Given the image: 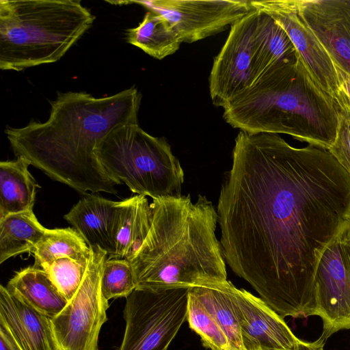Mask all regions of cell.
<instances>
[{
	"label": "cell",
	"instance_id": "1",
	"mask_svg": "<svg viewBox=\"0 0 350 350\" xmlns=\"http://www.w3.org/2000/svg\"><path fill=\"white\" fill-rule=\"evenodd\" d=\"M217 213L232 271L283 319L315 315L318 263L350 226V174L328 150L240 131Z\"/></svg>",
	"mask_w": 350,
	"mask_h": 350
},
{
	"label": "cell",
	"instance_id": "2",
	"mask_svg": "<svg viewBox=\"0 0 350 350\" xmlns=\"http://www.w3.org/2000/svg\"><path fill=\"white\" fill-rule=\"evenodd\" d=\"M141 99L135 86L101 98L85 92H58L47 120L7 126L5 133L16 157H25L53 180L83 193L115 194L118 184L95 149L118 126L138 124Z\"/></svg>",
	"mask_w": 350,
	"mask_h": 350
},
{
	"label": "cell",
	"instance_id": "3",
	"mask_svg": "<svg viewBox=\"0 0 350 350\" xmlns=\"http://www.w3.org/2000/svg\"><path fill=\"white\" fill-rule=\"evenodd\" d=\"M150 229L129 260L136 288L163 291L226 284L227 273L216 237L217 213L206 196L154 199Z\"/></svg>",
	"mask_w": 350,
	"mask_h": 350
},
{
	"label": "cell",
	"instance_id": "4",
	"mask_svg": "<svg viewBox=\"0 0 350 350\" xmlns=\"http://www.w3.org/2000/svg\"><path fill=\"white\" fill-rule=\"evenodd\" d=\"M223 118L248 133H283L328 150L334 142L339 108L301 59L268 72L232 98Z\"/></svg>",
	"mask_w": 350,
	"mask_h": 350
},
{
	"label": "cell",
	"instance_id": "5",
	"mask_svg": "<svg viewBox=\"0 0 350 350\" xmlns=\"http://www.w3.org/2000/svg\"><path fill=\"white\" fill-rule=\"evenodd\" d=\"M96 17L79 0H0V68L59 61Z\"/></svg>",
	"mask_w": 350,
	"mask_h": 350
},
{
	"label": "cell",
	"instance_id": "6",
	"mask_svg": "<svg viewBox=\"0 0 350 350\" xmlns=\"http://www.w3.org/2000/svg\"><path fill=\"white\" fill-rule=\"evenodd\" d=\"M95 154L107 174L137 195L152 200L181 196L184 171L164 137H154L139 124L112 130Z\"/></svg>",
	"mask_w": 350,
	"mask_h": 350
},
{
	"label": "cell",
	"instance_id": "7",
	"mask_svg": "<svg viewBox=\"0 0 350 350\" xmlns=\"http://www.w3.org/2000/svg\"><path fill=\"white\" fill-rule=\"evenodd\" d=\"M189 288L135 289L126 298L118 350H167L187 320Z\"/></svg>",
	"mask_w": 350,
	"mask_h": 350
},
{
	"label": "cell",
	"instance_id": "8",
	"mask_svg": "<svg viewBox=\"0 0 350 350\" xmlns=\"http://www.w3.org/2000/svg\"><path fill=\"white\" fill-rule=\"evenodd\" d=\"M86 272L79 289L64 309L49 319L53 350H98V337L107 321L109 301L101 292L100 280L107 253L90 247Z\"/></svg>",
	"mask_w": 350,
	"mask_h": 350
},
{
	"label": "cell",
	"instance_id": "9",
	"mask_svg": "<svg viewBox=\"0 0 350 350\" xmlns=\"http://www.w3.org/2000/svg\"><path fill=\"white\" fill-rule=\"evenodd\" d=\"M165 18L180 42L191 43L215 35L253 9L247 0L133 1Z\"/></svg>",
	"mask_w": 350,
	"mask_h": 350
},
{
	"label": "cell",
	"instance_id": "10",
	"mask_svg": "<svg viewBox=\"0 0 350 350\" xmlns=\"http://www.w3.org/2000/svg\"><path fill=\"white\" fill-rule=\"evenodd\" d=\"M349 229L324 251L314 275L315 315L322 319L320 338L325 341L340 330L350 329Z\"/></svg>",
	"mask_w": 350,
	"mask_h": 350
},
{
	"label": "cell",
	"instance_id": "11",
	"mask_svg": "<svg viewBox=\"0 0 350 350\" xmlns=\"http://www.w3.org/2000/svg\"><path fill=\"white\" fill-rule=\"evenodd\" d=\"M258 14L254 8L230 26L224 44L213 59L209 92L217 107L224 108L253 83V35Z\"/></svg>",
	"mask_w": 350,
	"mask_h": 350
},
{
	"label": "cell",
	"instance_id": "12",
	"mask_svg": "<svg viewBox=\"0 0 350 350\" xmlns=\"http://www.w3.org/2000/svg\"><path fill=\"white\" fill-rule=\"evenodd\" d=\"M286 31L310 75L336 103L338 87L334 63L299 14L296 0L251 1ZM337 105V103H336Z\"/></svg>",
	"mask_w": 350,
	"mask_h": 350
},
{
	"label": "cell",
	"instance_id": "13",
	"mask_svg": "<svg viewBox=\"0 0 350 350\" xmlns=\"http://www.w3.org/2000/svg\"><path fill=\"white\" fill-rule=\"evenodd\" d=\"M226 288L237 314L245 350L297 349L301 340L262 299L237 288L230 281Z\"/></svg>",
	"mask_w": 350,
	"mask_h": 350
},
{
	"label": "cell",
	"instance_id": "14",
	"mask_svg": "<svg viewBox=\"0 0 350 350\" xmlns=\"http://www.w3.org/2000/svg\"><path fill=\"white\" fill-rule=\"evenodd\" d=\"M299 14L334 64L350 74V0H296Z\"/></svg>",
	"mask_w": 350,
	"mask_h": 350
},
{
	"label": "cell",
	"instance_id": "15",
	"mask_svg": "<svg viewBox=\"0 0 350 350\" xmlns=\"http://www.w3.org/2000/svg\"><path fill=\"white\" fill-rule=\"evenodd\" d=\"M120 201L96 195L82 198L64 215L90 247H98L112 258L116 251V226Z\"/></svg>",
	"mask_w": 350,
	"mask_h": 350
},
{
	"label": "cell",
	"instance_id": "16",
	"mask_svg": "<svg viewBox=\"0 0 350 350\" xmlns=\"http://www.w3.org/2000/svg\"><path fill=\"white\" fill-rule=\"evenodd\" d=\"M49 319L0 286V325L21 350H53Z\"/></svg>",
	"mask_w": 350,
	"mask_h": 350
},
{
	"label": "cell",
	"instance_id": "17",
	"mask_svg": "<svg viewBox=\"0 0 350 350\" xmlns=\"http://www.w3.org/2000/svg\"><path fill=\"white\" fill-rule=\"evenodd\" d=\"M258 10L253 35V83L262 75L300 59L284 29L269 14Z\"/></svg>",
	"mask_w": 350,
	"mask_h": 350
},
{
	"label": "cell",
	"instance_id": "18",
	"mask_svg": "<svg viewBox=\"0 0 350 350\" xmlns=\"http://www.w3.org/2000/svg\"><path fill=\"white\" fill-rule=\"evenodd\" d=\"M6 288L20 301L49 319L57 316L68 302L54 286L47 273L33 265L16 272Z\"/></svg>",
	"mask_w": 350,
	"mask_h": 350
},
{
	"label": "cell",
	"instance_id": "19",
	"mask_svg": "<svg viewBox=\"0 0 350 350\" xmlns=\"http://www.w3.org/2000/svg\"><path fill=\"white\" fill-rule=\"evenodd\" d=\"M152 219V208L146 196L135 195L120 201L112 258L131 259L147 237Z\"/></svg>",
	"mask_w": 350,
	"mask_h": 350
},
{
	"label": "cell",
	"instance_id": "20",
	"mask_svg": "<svg viewBox=\"0 0 350 350\" xmlns=\"http://www.w3.org/2000/svg\"><path fill=\"white\" fill-rule=\"evenodd\" d=\"M29 161L23 157L0 163V219L33 211L40 186L30 174Z\"/></svg>",
	"mask_w": 350,
	"mask_h": 350
},
{
	"label": "cell",
	"instance_id": "21",
	"mask_svg": "<svg viewBox=\"0 0 350 350\" xmlns=\"http://www.w3.org/2000/svg\"><path fill=\"white\" fill-rule=\"evenodd\" d=\"M46 230L33 211L0 219V263L23 253L31 254Z\"/></svg>",
	"mask_w": 350,
	"mask_h": 350
},
{
	"label": "cell",
	"instance_id": "22",
	"mask_svg": "<svg viewBox=\"0 0 350 350\" xmlns=\"http://www.w3.org/2000/svg\"><path fill=\"white\" fill-rule=\"evenodd\" d=\"M126 39L157 59L174 54L181 44L167 21L151 11L146 13L137 27L126 30Z\"/></svg>",
	"mask_w": 350,
	"mask_h": 350
},
{
	"label": "cell",
	"instance_id": "23",
	"mask_svg": "<svg viewBox=\"0 0 350 350\" xmlns=\"http://www.w3.org/2000/svg\"><path fill=\"white\" fill-rule=\"evenodd\" d=\"M31 254L35 258L33 266L42 268L62 258H70L88 263L91 249L75 229L46 228Z\"/></svg>",
	"mask_w": 350,
	"mask_h": 350
},
{
	"label": "cell",
	"instance_id": "24",
	"mask_svg": "<svg viewBox=\"0 0 350 350\" xmlns=\"http://www.w3.org/2000/svg\"><path fill=\"white\" fill-rule=\"evenodd\" d=\"M227 283L219 286L190 289L213 316L227 336L231 347L235 350H245L237 314L226 288Z\"/></svg>",
	"mask_w": 350,
	"mask_h": 350
},
{
	"label": "cell",
	"instance_id": "25",
	"mask_svg": "<svg viewBox=\"0 0 350 350\" xmlns=\"http://www.w3.org/2000/svg\"><path fill=\"white\" fill-rule=\"evenodd\" d=\"M187 321L202 344L211 350L232 349L225 333L213 316L189 288Z\"/></svg>",
	"mask_w": 350,
	"mask_h": 350
},
{
	"label": "cell",
	"instance_id": "26",
	"mask_svg": "<svg viewBox=\"0 0 350 350\" xmlns=\"http://www.w3.org/2000/svg\"><path fill=\"white\" fill-rule=\"evenodd\" d=\"M100 288L107 301L129 297L136 288L131 262L127 259L107 258L103 267Z\"/></svg>",
	"mask_w": 350,
	"mask_h": 350
},
{
	"label": "cell",
	"instance_id": "27",
	"mask_svg": "<svg viewBox=\"0 0 350 350\" xmlns=\"http://www.w3.org/2000/svg\"><path fill=\"white\" fill-rule=\"evenodd\" d=\"M88 264L70 258H62L42 269L47 273L54 286L68 301L81 286Z\"/></svg>",
	"mask_w": 350,
	"mask_h": 350
},
{
	"label": "cell",
	"instance_id": "28",
	"mask_svg": "<svg viewBox=\"0 0 350 350\" xmlns=\"http://www.w3.org/2000/svg\"><path fill=\"white\" fill-rule=\"evenodd\" d=\"M328 151L350 174V109H339L336 137Z\"/></svg>",
	"mask_w": 350,
	"mask_h": 350
},
{
	"label": "cell",
	"instance_id": "29",
	"mask_svg": "<svg viewBox=\"0 0 350 350\" xmlns=\"http://www.w3.org/2000/svg\"><path fill=\"white\" fill-rule=\"evenodd\" d=\"M334 65L338 87L337 105L339 109H350V74L338 66Z\"/></svg>",
	"mask_w": 350,
	"mask_h": 350
},
{
	"label": "cell",
	"instance_id": "30",
	"mask_svg": "<svg viewBox=\"0 0 350 350\" xmlns=\"http://www.w3.org/2000/svg\"><path fill=\"white\" fill-rule=\"evenodd\" d=\"M0 350H21L8 329L0 325Z\"/></svg>",
	"mask_w": 350,
	"mask_h": 350
},
{
	"label": "cell",
	"instance_id": "31",
	"mask_svg": "<svg viewBox=\"0 0 350 350\" xmlns=\"http://www.w3.org/2000/svg\"><path fill=\"white\" fill-rule=\"evenodd\" d=\"M325 341L320 337L314 342L300 340L296 350H324Z\"/></svg>",
	"mask_w": 350,
	"mask_h": 350
},
{
	"label": "cell",
	"instance_id": "32",
	"mask_svg": "<svg viewBox=\"0 0 350 350\" xmlns=\"http://www.w3.org/2000/svg\"><path fill=\"white\" fill-rule=\"evenodd\" d=\"M349 237H350V227H349Z\"/></svg>",
	"mask_w": 350,
	"mask_h": 350
},
{
	"label": "cell",
	"instance_id": "33",
	"mask_svg": "<svg viewBox=\"0 0 350 350\" xmlns=\"http://www.w3.org/2000/svg\"><path fill=\"white\" fill-rule=\"evenodd\" d=\"M230 350H235V349H230Z\"/></svg>",
	"mask_w": 350,
	"mask_h": 350
}]
</instances>
